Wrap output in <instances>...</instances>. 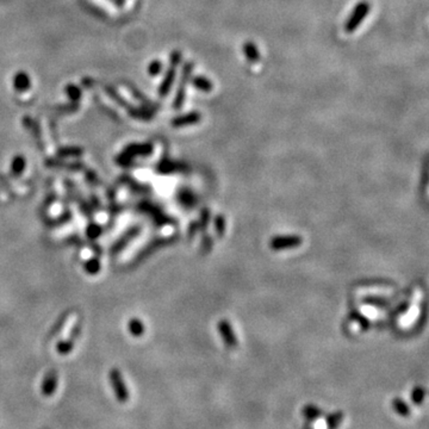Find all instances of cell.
<instances>
[{
	"label": "cell",
	"mask_w": 429,
	"mask_h": 429,
	"mask_svg": "<svg viewBox=\"0 0 429 429\" xmlns=\"http://www.w3.org/2000/svg\"><path fill=\"white\" fill-rule=\"evenodd\" d=\"M131 116L137 117V118H141V119H149L153 117V113L150 112V111L144 110V108H133V110H130Z\"/></svg>",
	"instance_id": "cell-10"
},
{
	"label": "cell",
	"mask_w": 429,
	"mask_h": 429,
	"mask_svg": "<svg viewBox=\"0 0 429 429\" xmlns=\"http://www.w3.org/2000/svg\"><path fill=\"white\" fill-rule=\"evenodd\" d=\"M107 91L108 92V94H110V97H112V98L116 100L117 103H118V104H121L122 107H128V103H127V100L125 99H123L121 96H119L118 93L116 92V91L114 90H112V88H110V87H107Z\"/></svg>",
	"instance_id": "cell-11"
},
{
	"label": "cell",
	"mask_w": 429,
	"mask_h": 429,
	"mask_svg": "<svg viewBox=\"0 0 429 429\" xmlns=\"http://www.w3.org/2000/svg\"><path fill=\"white\" fill-rule=\"evenodd\" d=\"M191 82H192L194 88H197L198 91H202V92H205V93L211 92L214 88L213 81L203 75L193 76V78H191Z\"/></svg>",
	"instance_id": "cell-6"
},
{
	"label": "cell",
	"mask_w": 429,
	"mask_h": 429,
	"mask_svg": "<svg viewBox=\"0 0 429 429\" xmlns=\"http://www.w3.org/2000/svg\"><path fill=\"white\" fill-rule=\"evenodd\" d=\"M65 92L72 102H79V99L81 98V90L76 85L68 84L65 87Z\"/></svg>",
	"instance_id": "cell-8"
},
{
	"label": "cell",
	"mask_w": 429,
	"mask_h": 429,
	"mask_svg": "<svg viewBox=\"0 0 429 429\" xmlns=\"http://www.w3.org/2000/svg\"><path fill=\"white\" fill-rule=\"evenodd\" d=\"M31 80L30 76L25 72H18L13 78V87L17 92H25L30 88Z\"/></svg>",
	"instance_id": "cell-5"
},
{
	"label": "cell",
	"mask_w": 429,
	"mask_h": 429,
	"mask_svg": "<svg viewBox=\"0 0 429 429\" xmlns=\"http://www.w3.org/2000/svg\"><path fill=\"white\" fill-rule=\"evenodd\" d=\"M243 54H245L246 59L251 64H256L260 61V51L257 49V47L254 44L253 42H246L243 44Z\"/></svg>",
	"instance_id": "cell-7"
},
{
	"label": "cell",
	"mask_w": 429,
	"mask_h": 429,
	"mask_svg": "<svg viewBox=\"0 0 429 429\" xmlns=\"http://www.w3.org/2000/svg\"><path fill=\"white\" fill-rule=\"evenodd\" d=\"M181 61H182V54L180 53L179 50L172 51L171 55H170V62H171V64H174V65L179 66L180 64H181Z\"/></svg>",
	"instance_id": "cell-12"
},
{
	"label": "cell",
	"mask_w": 429,
	"mask_h": 429,
	"mask_svg": "<svg viewBox=\"0 0 429 429\" xmlns=\"http://www.w3.org/2000/svg\"><path fill=\"white\" fill-rule=\"evenodd\" d=\"M194 70V64L192 61L185 62L182 65L181 68V75H180V80L178 84V88H177L176 97L173 100V107L176 110H180L184 107L185 103V97H186V85L191 81V76H192Z\"/></svg>",
	"instance_id": "cell-1"
},
{
	"label": "cell",
	"mask_w": 429,
	"mask_h": 429,
	"mask_svg": "<svg viewBox=\"0 0 429 429\" xmlns=\"http://www.w3.org/2000/svg\"><path fill=\"white\" fill-rule=\"evenodd\" d=\"M162 70H164V65H162V62L160 61V60H154V61H151L149 66H148V74L151 76H156L161 73Z\"/></svg>",
	"instance_id": "cell-9"
},
{
	"label": "cell",
	"mask_w": 429,
	"mask_h": 429,
	"mask_svg": "<svg viewBox=\"0 0 429 429\" xmlns=\"http://www.w3.org/2000/svg\"><path fill=\"white\" fill-rule=\"evenodd\" d=\"M177 67L178 66L171 64L168 66V70L166 72L164 79H162L161 84L159 86V96L162 97V98H165V97H167V94L170 93V91L172 90V86H173L174 81H176L177 78Z\"/></svg>",
	"instance_id": "cell-3"
},
{
	"label": "cell",
	"mask_w": 429,
	"mask_h": 429,
	"mask_svg": "<svg viewBox=\"0 0 429 429\" xmlns=\"http://www.w3.org/2000/svg\"><path fill=\"white\" fill-rule=\"evenodd\" d=\"M371 6L367 1H360L359 4L356 5L352 13L348 17L347 22L345 24V31L347 34H352L357 30L358 27L364 22L368 12H370Z\"/></svg>",
	"instance_id": "cell-2"
},
{
	"label": "cell",
	"mask_w": 429,
	"mask_h": 429,
	"mask_svg": "<svg viewBox=\"0 0 429 429\" xmlns=\"http://www.w3.org/2000/svg\"><path fill=\"white\" fill-rule=\"evenodd\" d=\"M200 119H202V114L197 112V111H193V112H188V113L181 114V116L176 117V118L172 121V124H173V127L176 128L186 127V125L196 124V123H198L200 121Z\"/></svg>",
	"instance_id": "cell-4"
}]
</instances>
